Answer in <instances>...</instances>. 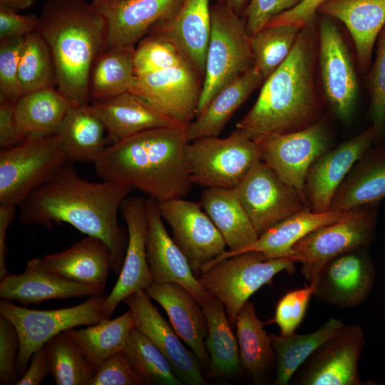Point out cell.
<instances>
[{"label": "cell", "mask_w": 385, "mask_h": 385, "mask_svg": "<svg viewBox=\"0 0 385 385\" xmlns=\"http://www.w3.org/2000/svg\"><path fill=\"white\" fill-rule=\"evenodd\" d=\"M132 190L113 181L84 180L70 163L19 207V220L23 225L48 229L68 223L88 236L102 240L111 250V270L119 275L128 237L117 216Z\"/></svg>", "instance_id": "6da1fadb"}, {"label": "cell", "mask_w": 385, "mask_h": 385, "mask_svg": "<svg viewBox=\"0 0 385 385\" xmlns=\"http://www.w3.org/2000/svg\"><path fill=\"white\" fill-rule=\"evenodd\" d=\"M317 55L314 24L302 29L289 56L264 81L255 103L236 128L255 140L298 131L322 118L315 78Z\"/></svg>", "instance_id": "7a4b0ae2"}, {"label": "cell", "mask_w": 385, "mask_h": 385, "mask_svg": "<svg viewBox=\"0 0 385 385\" xmlns=\"http://www.w3.org/2000/svg\"><path fill=\"white\" fill-rule=\"evenodd\" d=\"M186 128H153L112 143L93 163L98 176L136 189L157 202L185 196L193 185Z\"/></svg>", "instance_id": "3957f363"}, {"label": "cell", "mask_w": 385, "mask_h": 385, "mask_svg": "<svg viewBox=\"0 0 385 385\" xmlns=\"http://www.w3.org/2000/svg\"><path fill=\"white\" fill-rule=\"evenodd\" d=\"M38 31L51 51L56 88L73 106L88 104L96 58L107 49L106 19L86 0H46Z\"/></svg>", "instance_id": "277c9868"}, {"label": "cell", "mask_w": 385, "mask_h": 385, "mask_svg": "<svg viewBox=\"0 0 385 385\" xmlns=\"http://www.w3.org/2000/svg\"><path fill=\"white\" fill-rule=\"evenodd\" d=\"M296 261L290 257L267 259L257 251H247L220 260L196 277L200 284L224 305L234 329L237 317L249 298L272 283L282 272L291 274Z\"/></svg>", "instance_id": "5b68a950"}, {"label": "cell", "mask_w": 385, "mask_h": 385, "mask_svg": "<svg viewBox=\"0 0 385 385\" xmlns=\"http://www.w3.org/2000/svg\"><path fill=\"white\" fill-rule=\"evenodd\" d=\"M72 163L56 135L31 137L0 152V205L19 207Z\"/></svg>", "instance_id": "8992f818"}, {"label": "cell", "mask_w": 385, "mask_h": 385, "mask_svg": "<svg viewBox=\"0 0 385 385\" xmlns=\"http://www.w3.org/2000/svg\"><path fill=\"white\" fill-rule=\"evenodd\" d=\"M210 16L211 34L196 116L223 87L254 66L243 18L215 2L210 5Z\"/></svg>", "instance_id": "52a82bcc"}, {"label": "cell", "mask_w": 385, "mask_h": 385, "mask_svg": "<svg viewBox=\"0 0 385 385\" xmlns=\"http://www.w3.org/2000/svg\"><path fill=\"white\" fill-rule=\"evenodd\" d=\"M379 207L375 202L349 210L340 220L309 232L293 245L292 258L302 264L301 273L308 283L333 258L374 242Z\"/></svg>", "instance_id": "ba28073f"}, {"label": "cell", "mask_w": 385, "mask_h": 385, "mask_svg": "<svg viewBox=\"0 0 385 385\" xmlns=\"http://www.w3.org/2000/svg\"><path fill=\"white\" fill-rule=\"evenodd\" d=\"M186 153L191 180L204 188H236L262 160L260 144L237 128L224 138L189 142Z\"/></svg>", "instance_id": "9c48e42d"}, {"label": "cell", "mask_w": 385, "mask_h": 385, "mask_svg": "<svg viewBox=\"0 0 385 385\" xmlns=\"http://www.w3.org/2000/svg\"><path fill=\"white\" fill-rule=\"evenodd\" d=\"M106 297L95 294L80 304L51 310L31 309L12 301L1 300L0 315L12 323L19 334V376L21 377L25 373L34 353L57 334L106 319L103 305Z\"/></svg>", "instance_id": "30bf717a"}, {"label": "cell", "mask_w": 385, "mask_h": 385, "mask_svg": "<svg viewBox=\"0 0 385 385\" xmlns=\"http://www.w3.org/2000/svg\"><path fill=\"white\" fill-rule=\"evenodd\" d=\"M322 16L317 26V63L322 89L333 113L347 123L356 108L359 92L357 76L339 28L332 17Z\"/></svg>", "instance_id": "8fae6325"}, {"label": "cell", "mask_w": 385, "mask_h": 385, "mask_svg": "<svg viewBox=\"0 0 385 385\" xmlns=\"http://www.w3.org/2000/svg\"><path fill=\"white\" fill-rule=\"evenodd\" d=\"M259 236L290 215L309 207L303 190L283 182L262 160L236 188Z\"/></svg>", "instance_id": "7c38bea8"}, {"label": "cell", "mask_w": 385, "mask_h": 385, "mask_svg": "<svg viewBox=\"0 0 385 385\" xmlns=\"http://www.w3.org/2000/svg\"><path fill=\"white\" fill-rule=\"evenodd\" d=\"M366 344L359 324L345 325L321 344L289 382L296 385H361L359 362Z\"/></svg>", "instance_id": "4fadbf2b"}, {"label": "cell", "mask_w": 385, "mask_h": 385, "mask_svg": "<svg viewBox=\"0 0 385 385\" xmlns=\"http://www.w3.org/2000/svg\"><path fill=\"white\" fill-rule=\"evenodd\" d=\"M255 141L260 145L262 160L283 182L303 190L311 165L330 149L331 136L322 118L304 129L267 135Z\"/></svg>", "instance_id": "5bb4252c"}, {"label": "cell", "mask_w": 385, "mask_h": 385, "mask_svg": "<svg viewBox=\"0 0 385 385\" xmlns=\"http://www.w3.org/2000/svg\"><path fill=\"white\" fill-rule=\"evenodd\" d=\"M157 203L163 220L171 228L173 240L195 276L226 251L222 235L199 202L179 197Z\"/></svg>", "instance_id": "9a60e30c"}, {"label": "cell", "mask_w": 385, "mask_h": 385, "mask_svg": "<svg viewBox=\"0 0 385 385\" xmlns=\"http://www.w3.org/2000/svg\"><path fill=\"white\" fill-rule=\"evenodd\" d=\"M375 279L369 247L358 248L333 258L322 267L314 281V296L339 309L356 307L367 299Z\"/></svg>", "instance_id": "2e32d148"}, {"label": "cell", "mask_w": 385, "mask_h": 385, "mask_svg": "<svg viewBox=\"0 0 385 385\" xmlns=\"http://www.w3.org/2000/svg\"><path fill=\"white\" fill-rule=\"evenodd\" d=\"M202 81L188 65L135 76L129 90L151 106L188 126L195 118Z\"/></svg>", "instance_id": "e0dca14e"}, {"label": "cell", "mask_w": 385, "mask_h": 385, "mask_svg": "<svg viewBox=\"0 0 385 385\" xmlns=\"http://www.w3.org/2000/svg\"><path fill=\"white\" fill-rule=\"evenodd\" d=\"M120 211L127 225L128 242L123 265L118 279L106 297L103 309L109 318L116 307L130 294L145 290L152 283L146 253L148 215L146 199L127 197Z\"/></svg>", "instance_id": "ac0fdd59"}, {"label": "cell", "mask_w": 385, "mask_h": 385, "mask_svg": "<svg viewBox=\"0 0 385 385\" xmlns=\"http://www.w3.org/2000/svg\"><path fill=\"white\" fill-rule=\"evenodd\" d=\"M372 125L354 138L322 154L307 174L303 192L311 210H329L334 193L355 163L376 143Z\"/></svg>", "instance_id": "d6986e66"}, {"label": "cell", "mask_w": 385, "mask_h": 385, "mask_svg": "<svg viewBox=\"0 0 385 385\" xmlns=\"http://www.w3.org/2000/svg\"><path fill=\"white\" fill-rule=\"evenodd\" d=\"M148 229L145 245L153 282L176 283L186 289L201 305L212 295L198 282L181 250L168 235L153 199H146Z\"/></svg>", "instance_id": "ffe728a7"}, {"label": "cell", "mask_w": 385, "mask_h": 385, "mask_svg": "<svg viewBox=\"0 0 385 385\" xmlns=\"http://www.w3.org/2000/svg\"><path fill=\"white\" fill-rule=\"evenodd\" d=\"M123 302L131 311L135 327L166 356L176 376L187 385H205L202 366L193 351L163 318L145 290L128 296Z\"/></svg>", "instance_id": "44dd1931"}, {"label": "cell", "mask_w": 385, "mask_h": 385, "mask_svg": "<svg viewBox=\"0 0 385 385\" xmlns=\"http://www.w3.org/2000/svg\"><path fill=\"white\" fill-rule=\"evenodd\" d=\"M210 34V0H183L175 14L154 25L148 35L171 43L203 81Z\"/></svg>", "instance_id": "7402d4cb"}, {"label": "cell", "mask_w": 385, "mask_h": 385, "mask_svg": "<svg viewBox=\"0 0 385 385\" xmlns=\"http://www.w3.org/2000/svg\"><path fill=\"white\" fill-rule=\"evenodd\" d=\"M183 0H91L106 19L107 48L135 46L152 27L179 9Z\"/></svg>", "instance_id": "603a6c76"}, {"label": "cell", "mask_w": 385, "mask_h": 385, "mask_svg": "<svg viewBox=\"0 0 385 385\" xmlns=\"http://www.w3.org/2000/svg\"><path fill=\"white\" fill-rule=\"evenodd\" d=\"M145 291L164 309L173 329L192 349L202 369L207 370L210 358L205 344L207 325L197 300L176 283L153 282Z\"/></svg>", "instance_id": "cb8c5ba5"}, {"label": "cell", "mask_w": 385, "mask_h": 385, "mask_svg": "<svg viewBox=\"0 0 385 385\" xmlns=\"http://www.w3.org/2000/svg\"><path fill=\"white\" fill-rule=\"evenodd\" d=\"M28 263L69 280L106 286L111 253L102 240L87 236L62 252L33 258Z\"/></svg>", "instance_id": "d4e9b609"}, {"label": "cell", "mask_w": 385, "mask_h": 385, "mask_svg": "<svg viewBox=\"0 0 385 385\" xmlns=\"http://www.w3.org/2000/svg\"><path fill=\"white\" fill-rule=\"evenodd\" d=\"M318 14L346 26L354 41L359 69L365 72L385 26V0H328L319 7Z\"/></svg>", "instance_id": "484cf974"}, {"label": "cell", "mask_w": 385, "mask_h": 385, "mask_svg": "<svg viewBox=\"0 0 385 385\" xmlns=\"http://www.w3.org/2000/svg\"><path fill=\"white\" fill-rule=\"evenodd\" d=\"M0 279V297L23 304L101 294L106 288L69 280L28 262L23 273H8Z\"/></svg>", "instance_id": "4316f807"}, {"label": "cell", "mask_w": 385, "mask_h": 385, "mask_svg": "<svg viewBox=\"0 0 385 385\" xmlns=\"http://www.w3.org/2000/svg\"><path fill=\"white\" fill-rule=\"evenodd\" d=\"M199 203L220 232L229 249L207 263L202 270L232 256L259 237L240 202L237 188H205Z\"/></svg>", "instance_id": "83f0119b"}, {"label": "cell", "mask_w": 385, "mask_h": 385, "mask_svg": "<svg viewBox=\"0 0 385 385\" xmlns=\"http://www.w3.org/2000/svg\"><path fill=\"white\" fill-rule=\"evenodd\" d=\"M91 106L103 122L111 144L153 128L187 127L129 91Z\"/></svg>", "instance_id": "f1b7e54d"}, {"label": "cell", "mask_w": 385, "mask_h": 385, "mask_svg": "<svg viewBox=\"0 0 385 385\" xmlns=\"http://www.w3.org/2000/svg\"><path fill=\"white\" fill-rule=\"evenodd\" d=\"M385 197V144L371 146L336 190L329 210H349Z\"/></svg>", "instance_id": "f546056e"}, {"label": "cell", "mask_w": 385, "mask_h": 385, "mask_svg": "<svg viewBox=\"0 0 385 385\" xmlns=\"http://www.w3.org/2000/svg\"><path fill=\"white\" fill-rule=\"evenodd\" d=\"M264 81L261 73L253 66L223 87L187 126L188 142L219 136L237 109Z\"/></svg>", "instance_id": "4dcf8cb0"}, {"label": "cell", "mask_w": 385, "mask_h": 385, "mask_svg": "<svg viewBox=\"0 0 385 385\" xmlns=\"http://www.w3.org/2000/svg\"><path fill=\"white\" fill-rule=\"evenodd\" d=\"M235 329L243 371L255 384H268L275 371L276 356L270 336L249 300L237 317Z\"/></svg>", "instance_id": "1f68e13d"}, {"label": "cell", "mask_w": 385, "mask_h": 385, "mask_svg": "<svg viewBox=\"0 0 385 385\" xmlns=\"http://www.w3.org/2000/svg\"><path fill=\"white\" fill-rule=\"evenodd\" d=\"M207 325L205 347L209 354L207 376L233 379L243 371L237 337L223 304L213 296L201 304Z\"/></svg>", "instance_id": "d6a6232c"}, {"label": "cell", "mask_w": 385, "mask_h": 385, "mask_svg": "<svg viewBox=\"0 0 385 385\" xmlns=\"http://www.w3.org/2000/svg\"><path fill=\"white\" fill-rule=\"evenodd\" d=\"M348 212H315L309 207L305 208L273 225L260 235L255 242L232 256L247 251H257L267 259L292 258V247L296 242L309 232L340 220Z\"/></svg>", "instance_id": "836d02e7"}, {"label": "cell", "mask_w": 385, "mask_h": 385, "mask_svg": "<svg viewBox=\"0 0 385 385\" xmlns=\"http://www.w3.org/2000/svg\"><path fill=\"white\" fill-rule=\"evenodd\" d=\"M105 126L89 104L73 106L56 133L71 162L95 163L106 149Z\"/></svg>", "instance_id": "e575fe53"}, {"label": "cell", "mask_w": 385, "mask_h": 385, "mask_svg": "<svg viewBox=\"0 0 385 385\" xmlns=\"http://www.w3.org/2000/svg\"><path fill=\"white\" fill-rule=\"evenodd\" d=\"M73 106L56 87L24 95L15 104L19 128L26 139L54 135Z\"/></svg>", "instance_id": "d590c367"}, {"label": "cell", "mask_w": 385, "mask_h": 385, "mask_svg": "<svg viewBox=\"0 0 385 385\" xmlns=\"http://www.w3.org/2000/svg\"><path fill=\"white\" fill-rule=\"evenodd\" d=\"M344 326L336 317L329 318L315 331L308 334L294 332L288 335L270 334L276 356L274 385H286L309 357L324 342L337 334Z\"/></svg>", "instance_id": "8d00e7d4"}, {"label": "cell", "mask_w": 385, "mask_h": 385, "mask_svg": "<svg viewBox=\"0 0 385 385\" xmlns=\"http://www.w3.org/2000/svg\"><path fill=\"white\" fill-rule=\"evenodd\" d=\"M135 327L133 314L129 309L113 319L106 318L85 329L73 328L65 332L96 371L106 359L124 350L129 334Z\"/></svg>", "instance_id": "74e56055"}, {"label": "cell", "mask_w": 385, "mask_h": 385, "mask_svg": "<svg viewBox=\"0 0 385 385\" xmlns=\"http://www.w3.org/2000/svg\"><path fill=\"white\" fill-rule=\"evenodd\" d=\"M135 46L116 45L95 61L89 81L90 98L103 102L128 91L135 80Z\"/></svg>", "instance_id": "f35d334b"}, {"label": "cell", "mask_w": 385, "mask_h": 385, "mask_svg": "<svg viewBox=\"0 0 385 385\" xmlns=\"http://www.w3.org/2000/svg\"><path fill=\"white\" fill-rule=\"evenodd\" d=\"M124 351L143 385H182L166 356L135 327L131 330Z\"/></svg>", "instance_id": "ab89813d"}, {"label": "cell", "mask_w": 385, "mask_h": 385, "mask_svg": "<svg viewBox=\"0 0 385 385\" xmlns=\"http://www.w3.org/2000/svg\"><path fill=\"white\" fill-rule=\"evenodd\" d=\"M302 28L293 24L267 25L250 36L254 66L264 81L289 56Z\"/></svg>", "instance_id": "60d3db41"}, {"label": "cell", "mask_w": 385, "mask_h": 385, "mask_svg": "<svg viewBox=\"0 0 385 385\" xmlns=\"http://www.w3.org/2000/svg\"><path fill=\"white\" fill-rule=\"evenodd\" d=\"M18 78L21 96L41 89L56 88L53 56L38 31L24 37Z\"/></svg>", "instance_id": "b9f144b4"}, {"label": "cell", "mask_w": 385, "mask_h": 385, "mask_svg": "<svg viewBox=\"0 0 385 385\" xmlns=\"http://www.w3.org/2000/svg\"><path fill=\"white\" fill-rule=\"evenodd\" d=\"M50 373L56 385H88L95 371L64 332L46 343Z\"/></svg>", "instance_id": "7bdbcfd3"}, {"label": "cell", "mask_w": 385, "mask_h": 385, "mask_svg": "<svg viewBox=\"0 0 385 385\" xmlns=\"http://www.w3.org/2000/svg\"><path fill=\"white\" fill-rule=\"evenodd\" d=\"M376 56L369 71L367 88L369 117L377 145L385 144V26L376 42Z\"/></svg>", "instance_id": "ee69618b"}, {"label": "cell", "mask_w": 385, "mask_h": 385, "mask_svg": "<svg viewBox=\"0 0 385 385\" xmlns=\"http://www.w3.org/2000/svg\"><path fill=\"white\" fill-rule=\"evenodd\" d=\"M187 64L176 48L169 42L147 35L138 43L134 52L135 76Z\"/></svg>", "instance_id": "f6af8a7d"}, {"label": "cell", "mask_w": 385, "mask_h": 385, "mask_svg": "<svg viewBox=\"0 0 385 385\" xmlns=\"http://www.w3.org/2000/svg\"><path fill=\"white\" fill-rule=\"evenodd\" d=\"M24 37L0 39V100L21 96L18 72Z\"/></svg>", "instance_id": "bcb514c9"}, {"label": "cell", "mask_w": 385, "mask_h": 385, "mask_svg": "<svg viewBox=\"0 0 385 385\" xmlns=\"http://www.w3.org/2000/svg\"><path fill=\"white\" fill-rule=\"evenodd\" d=\"M314 291V282H312L303 288L287 292L279 300L274 320L281 334L288 335L295 332L305 316Z\"/></svg>", "instance_id": "7dc6e473"}, {"label": "cell", "mask_w": 385, "mask_h": 385, "mask_svg": "<svg viewBox=\"0 0 385 385\" xmlns=\"http://www.w3.org/2000/svg\"><path fill=\"white\" fill-rule=\"evenodd\" d=\"M88 385H143L132 369L124 350L103 361Z\"/></svg>", "instance_id": "c3c4849f"}, {"label": "cell", "mask_w": 385, "mask_h": 385, "mask_svg": "<svg viewBox=\"0 0 385 385\" xmlns=\"http://www.w3.org/2000/svg\"><path fill=\"white\" fill-rule=\"evenodd\" d=\"M19 349L18 332L7 319L0 317V384H16L19 381L16 366Z\"/></svg>", "instance_id": "681fc988"}, {"label": "cell", "mask_w": 385, "mask_h": 385, "mask_svg": "<svg viewBox=\"0 0 385 385\" xmlns=\"http://www.w3.org/2000/svg\"><path fill=\"white\" fill-rule=\"evenodd\" d=\"M303 0H250L242 18L250 36L265 27L280 14L289 11Z\"/></svg>", "instance_id": "f907efd6"}, {"label": "cell", "mask_w": 385, "mask_h": 385, "mask_svg": "<svg viewBox=\"0 0 385 385\" xmlns=\"http://www.w3.org/2000/svg\"><path fill=\"white\" fill-rule=\"evenodd\" d=\"M39 17L35 14L24 15L0 5V39L25 37L36 31Z\"/></svg>", "instance_id": "816d5d0a"}, {"label": "cell", "mask_w": 385, "mask_h": 385, "mask_svg": "<svg viewBox=\"0 0 385 385\" xmlns=\"http://www.w3.org/2000/svg\"><path fill=\"white\" fill-rule=\"evenodd\" d=\"M16 101L0 100V147L1 148L14 146L26 140L16 120Z\"/></svg>", "instance_id": "f5cc1de1"}, {"label": "cell", "mask_w": 385, "mask_h": 385, "mask_svg": "<svg viewBox=\"0 0 385 385\" xmlns=\"http://www.w3.org/2000/svg\"><path fill=\"white\" fill-rule=\"evenodd\" d=\"M327 1L328 0H303L293 9L273 18L267 25L293 24L302 27L312 25L317 16L319 7Z\"/></svg>", "instance_id": "db71d44e"}, {"label": "cell", "mask_w": 385, "mask_h": 385, "mask_svg": "<svg viewBox=\"0 0 385 385\" xmlns=\"http://www.w3.org/2000/svg\"><path fill=\"white\" fill-rule=\"evenodd\" d=\"M50 372L46 344L37 349L31 358V364L16 385H39Z\"/></svg>", "instance_id": "11a10c76"}, {"label": "cell", "mask_w": 385, "mask_h": 385, "mask_svg": "<svg viewBox=\"0 0 385 385\" xmlns=\"http://www.w3.org/2000/svg\"><path fill=\"white\" fill-rule=\"evenodd\" d=\"M17 207L0 205V279L9 272L6 270V257L8 252L6 236L11 223L14 220Z\"/></svg>", "instance_id": "9f6ffc18"}, {"label": "cell", "mask_w": 385, "mask_h": 385, "mask_svg": "<svg viewBox=\"0 0 385 385\" xmlns=\"http://www.w3.org/2000/svg\"><path fill=\"white\" fill-rule=\"evenodd\" d=\"M214 1L242 17L250 0H214Z\"/></svg>", "instance_id": "6f0895ef"}, {"label": "cell", "mask_w": 385, "mask_h": 385, "mask_svg": "<svg viewBox=\"0 0 385 385\" xmlns=\"http://www.w3.org/2000/svg\"><path fill=\"white\" fill-rule=\"evenodd\" d=\"M35 0H0V5L14 9L16 11L27 9Z\"/></svg>", "instance_id": "680465c9"}, {"label": "cell", "mask_w": 385, "mask_h": 385, "mask_svg": "<svg viewBox=\"0 0 385 385\" xmlns=\"http://www.w3.org/2000/svg\"><path fill=\"white\" fill-rule=\"evenodd\" d=\"M114 1H127V0H114Z\"/></svg>", "instance_id": "91938a15"}]
</instances>
